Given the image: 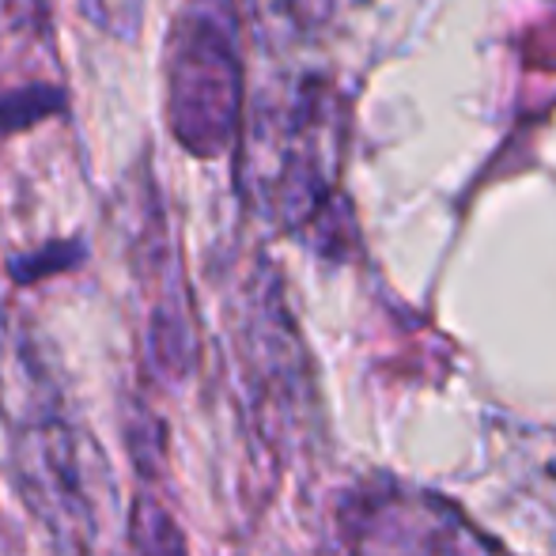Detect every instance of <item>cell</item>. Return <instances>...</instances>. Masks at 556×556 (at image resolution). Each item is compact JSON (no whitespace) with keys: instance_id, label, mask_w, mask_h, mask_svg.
<instances>
[{"instance_id":"cell-1","label":"cell","mask_w":556,"mask_h":556,"mask_svg":"<svg viewBox=\"0 0 556 556\" xmlns=\"http://www.w3.org/2000/svg\"><path fill=\"white\" fill-rule=\"evenodd\" d=\"M333 96L315 80L265 91L242 132V190L277 227H300L323 208L333 175Z\"/></svg>"},{"instance_id":"cell-2","label":"cell","mask_w":556,"mask_h":556,"mask_svg":"<svg viewBox=\"0 0 556 556\" xmlns=\"http://www.w3.org/2000/svg\"><path fill=\"white\" fill-rule=\"evenodd\" d=\"M242 61L227 0H190L163 46V114L170 137L198 160H216L242 125Z\"/></svg>"},{"instance_id":"cell-3","label":"cell","mask_w":556,"mask_h":556,"mask_svg":"<svg viewBox=\"0 0 556 556\" xmlns=\"http://www.w3.org/2000/svg\"><path fill=\"white\" fill-rule=\"evenodd\" d=\"M12 481L23 504L65 553L84 556L99 538L106 466L99 446L61 413L58 402L8 417Z\"/></svg>"},{"instance_id":"cell-4","label":"cell","mask_w":556,"mask_h":556,"mask_svg":"<svg viewBox=\"0 0 556 556\" xmlns=\"http://www.w3.org/2000/svg\"><path fill=\"white\" fill-rule=\"evenodd\" d=\"M356 556H504L454 507L420 492H367L344 507Z\"/></svg>"},{"instance_id":"cell-5","label":"cell","mask_w":556,"mask_h":556,"mask_svg":"<svg viewBox=\"0 0 556 556\" xmlns=\"http://www.w3.org/2000/svg\"><path fill=\"white\" fill-rule=\"evenodd\" d=\"M125 556H190L175 515L152 496H137L125 522Z\"/></svg>"},{"instance_id":"cell-6","label":"cell","mask_w":556,"mask_h":556,"mask_svg":"<svg viewBox=\"0 0 556 556\" xmlns=\"http://www.w3.org/2000/svg\"><path fill=\"white\" fill-rule=\"evenodd\" d=\"M65 106V96L58 88H23L12 91V96L0 99V129L15 132L27 129V125L42 122V117L58 114Z\"/></svg>"},{"instance_id":"cell-7","label":"cell","mask_w":556,"mask_h":556,"mask_svg":"<svg viewBox=\"0 0 556 556\" xmlns=\"http://www.w3.org/2000/svg\"><path fill=\"white\" fill-rule=\"evenodd\" d=\"M88 15L114 38H137L140 20H144V0H84Z\"/></svg>"},{"instance_id":"cell-8","label":"cell","mask_w":556,"mask_h":556,"mask_svg":"<svg viewBox=\"0 0 556 556\" xmlns=\"http://www.w3.org/2000/svg\"><path fill=\"white\" fill-rule=\"evenodd\" d=\"M76 262H80V247H76V242H50V247H42L38 254L15 257L12 277L27 285V280H42V277H50V273L73 269Z\"/></svg>"},{"instance_id":"cell-9","label":"cell","mask_w":556,"mask_h":556,"mask_svg":"<svg viewBox=\"0 0 556 556\" xmlns=\"http://www.w3.org/2000/svg\"><path fill=\"white\" fill-rule=\"evenodd\" d=\"M0 545H4V527H0Z\"/></svg>"}]
</instances>
